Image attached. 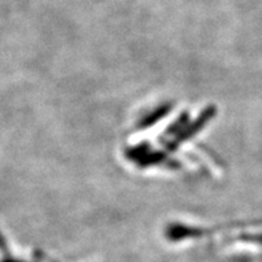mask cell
I'll use <instances>...</instances> for the list:
<instances>
[{
  "label": "cell",
  "mask_w": 262,
  "mask_h": 262,
  "mask_svg": "<svg viewBox=\"0 0 262 262\" xmlns=\"http://www.w3.org/2000/svg\"><path fill=\"white\" fill-rule=\"evenodd\" d=\"M214 114H215V110H214V107H209L207 110H205L204 113L201 114V117L198 118V119H196V121L194 122V123L190 124V126L186 128V130L181 131L180 137H178V138H177V141L174 142V145L170 146V148H171V150H172V148H176L177 145H178V142L185 141V139L190 138L191 135L195 134L196 131L200 130V128L204 127V124H206V122L209 121V119H210V118L213 117Z\"/></svg>",
  "instance_id": "1"
},
{
  "label": "cell",
  "mask_w": 262,
  "mask_h": 262,
  "mask_svg": "<svg viewBox=\"0 0 262 262\" xmlns=\"http://www.w3.org/2000/svg\"><path fill=\"white\" fill-rule=\"evenodd\" d=\"M169 110H170L169 104H166V106H163V107H159L158 110H156L154 113H152V114H150L148 117H146L145 119H143L142 127H147V126H150V124H154L157 121H158V119H161L162 117H165Z\"/></svg>",
  "instance_id": "2"
},
{
  "label": "cell",
  "mask_w": 262,
  "mask_h": 262,
  "mask_svg": "<svg viewBox=\"0 0 262 262\" xmlns=\"http://www.w3.org/2000/svg\"><path fill=\"white\" fill-rule=\"evenodd\" d=\"M165 156L162 152H154V154H146L143 158H141L138 161L139 166H148V165H156V163H159L161 161H163Z\"/></svg>",
  "instance_id": "3"
},
{
  "label": "cell",
  "mask_w": 262,
  "mask_h": 262,
  "mask_svg": "<svg viewBox=\"0 0 262 262\" xmlns=\"http://www.w3.org/2000/svg\"><path fill=\"white\" fill-rule=\"evenodd\" d=\"M147 150L148 147L146 145H141V146H137V147L131 148V150H127V154L126 156L128 157V158L134 159V161H139L141 158H143V157L147 154Z\"/></svg>",
  "instance_id": "4"
},
{
  "label": "cell",
  "mask_w": 262,
  "mask_h": 262,
  "mask_svg": "<svg viewBox=\"0 0 262 262\" xmlns=\"http://www.w3.org/2000/svg\"><path fill=\"white\" fill-rule=\"evenodd\" d=\"M186 122H187V114H183L182 117H181L180 119L177 121V123L172 124L171 127H170L169 130H167V134H172V131H178L181 127H182L183 124L186 123Z\"/></svg>",
  "instance_id": "5"
},
{
  "label": "cell",
  "mask_w": 262,
  "mask_h": 262,
  "mask_svg": "<svg viewBox=\"0 0 262 262\" xmlns=\"http://www.w3.org/2000/svg\"><path fill=\"white\" fill-rule=\"evenodd\" d=\"M0 249L3 250V252H6L7 250V245H6V241H4L3 235H2V233H0Z\"/></svg>",
  "instance_id": "6"
},
{
  "label": "cell",
  "mask_w": 262,
  "mask_h": 262,
  "mask_svg": "<svg viewBox=\"0 0 262 262\" xmlns=\"http://www.w3.org/2000/svg\"><path fill=\"white\" fill-rule=\"evenodd\" d=\"M3 262H21V261H16V259H4Z\"/></svg>",
  "instance_id": "7"
}]
</instances>
